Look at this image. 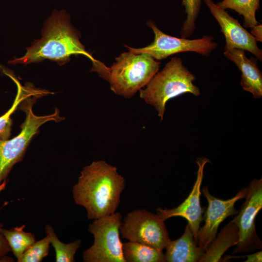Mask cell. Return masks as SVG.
I'll return each mask as SVG.
<instances>
[{
    "instance_id": "ac0fdd59",
    "label": "cell",
    "mask_w": 262,
    "mask_h": 262,
    "mask_svg": "<svg viewBox=\"0 0 262 262\" xmlns=\"http://www.w3.org/2000/svg\"><path fill=\"white\" fill-rule=\"evenodd\" d=\"M260 0H223L216 4L224 10L231 9L242 15L244 26L251 28L259 24L256 13L260 8Z\"/></svg>"
},
{
    "instance_id": "e0dca14e",
    "label": "cell",
    "mask_w": 262,
    "mask_h": 262,
    "mask_svg": "<svg viewBox=\"0 0 262 262\" xmlns=\"http://www.w3.org/2000/svg\"><path fill=\"white\" fill-rule=\"evenodd\" d=\"M122 251L126 262H165L163 250L136 242L123 243Z\"/></svg>"
},
{
    "instance_id": "5b68a950",
    "label": "cell",
    "mask_w": 262,
    "mask_h": 262,
    "mask_svg": "<svg viewBox=\"0 0 262 262\" xmlns=\"http://www.w3.org/2000/svg\"><path fill=\"white\" fill-rule=\"evenodd\" d=\"M33 97L21 102V108L26 113V118L20 132L10 140L0 139V195L6 187L7 177L12 167L22 160L31 140L37 133L39 128L47 122H58L65 119L60 116L57 108L49 115H35L32 106L38 97Z\"/></svg>"
},
{
    "instance_id": "277c9868",
    "label": "cell",
    "mask_w": 262,
    "mask_h": 262,
    "mask_svg": "<svg viewBox=\"0 0 262 262\" xmlns=\"http://www.w3.org/2000/svg\"><path fill=\"white\" fill-rule=\"evenodd\" d=\"M161 63L146 53L131 51L122 53L110 67L106 68L103 79L115 94L129 98L144 88L158 72Z\"/></svg>"
},
{
    "instance_id": "5bb4252c",
    "label": "cell",
    "mask_w": 262,
    "mask_h": 262,
    "mask_svg": "<svg viewBox=\"0 0 262 262\" xmlns=\"http://www.w3.org/2000/svg\"><path fill=\"white\" fill-rule=\"evenodd\" d=\"M165 249L167 262H200L205 253L197 245L188 224L183 234L176 240H170Z\"/></svg>"
},
{
    "instance_id": "3957f363",
    "label": "cell",
    "mask_w": 262,
    "mask_h": 262,
    "mask_svg": "<svg viewBox=\"0 0 262 262\" xmlns=\"http://www.w3.org/2000/svg\"><path fill=\"white\" fill-rule=\"evenodd\" d=\"M196 79V76L183 65L182 60L173 57L139 90V97L155 108L162 120L169 100L185 93L200 95L199 89L193 83Z\"/></svg>"
},
{
    "instance_id": "d6986e66",
    "label": "cell",
    "mask_w": 262,
    "mask_h": 262,
    "mask_svg": "<svg viewBox=\"0 0 262 262\" xmlns=\"http://www.w3.org/2000/svg\"><path fill=\"white\" fill-rule=\"evenodd\" d=\"M25 225L6 229L2 228L1 232L6 239L11 251L18 259L26 249L35 241V235L24 230Z\"/></svg>"
},
{
    "instance_id": "8992f818",
    "label": "cell",
    "mask_w": 262,
    "mask_h": 262,
    "mask_svg": "<svg viewBox=\"0 0 262 262\" xmlns=\"http://www.w3.org/2000/svg\"><path fill=\"white\" fill-rule=\"evenodd\" d=\"M122 216L119 213L95 219L88 230L93 235V244L82 254L84 262H126L120 239Z\"/></svg>"
},
{
    "instance_id": "6da1fadb",
    "label": "cell",
    "mask_w": 262,
    "mask_h": 262,
    "mask_svg": "<svg viewBox=\"0 0 262 262\" xmlns=\"http://www.w3.org/2000/svg\"><path fill=\"white\" fill-rule=\"evenodd\" d=\"M125 188L117 168L100 160L83 168L72 195L75 203L85 209L88 219L95 220L115 213Z\"/></svg>"
},
{
    "instance_id": "8fae6325",
    "label": "cell",
    "mask_w": 262,
    "mask_h": 262,
    "mask_svg": "<svg viewBox=\"0 0 262 262\" xmlns=\"http://www.w3.org/2000/svg\"><path fill=\"white\" fill-rule=\"evenodd\" d=\"M203 1L218 22L221 32L225 36L224 49H237L246 50L262 61V50L258 47L256 40L238 20L229 15L213 0H203Z\"/></svg>"
},
{
    "instance_id": "9a60e30c",
    "label": "cell",
    "mask_w": 262,
    "mask_h": 262,
    "mask_svg": "<svg viewBox=\"0 0 262 262\" xmlns=\"http://www.w3.org/2000/svg\"><path fill=\"white\" fill-rule=\"evenodd\" d=\"M238 232L237 225L230 221L212 241L200 262L220 261L224 253L229 247L236 245L238 240Z\"/></svg>"
},
{
    "instance_id": "9c48e42d",
    "label": "cell",
    "mask_w": 262,
    "mask_h": 262,
    "mask_svg": "<svg viewBox=\"0 0 262 262\" xmlns=\"http://www.w3.org/2000/svg\"><path fill=\"white\" fill-rule=\"evenodd\" d=\"M246 187L245 201L231 220L238 229V240L233 254L253 252L262 246L254 223L262 208V179H255Z\"/></svg>"
},
{
    "instance_id": "7402d4cb",
    "label": "cell",
    "mask_w": 262,
    "mask_h": 262,
    "mask_svg": "<svg viewBox=\"0 0 262 262\" xmlns=\"http://www.w3.org/2000/svg\"><path fill=\"white\" fill-rule=\"evenodd\" d=\"M50 237L48 235L31 245L17 259L18 262H40L49 253Z\"/></svg>"
},
{
    "instance_id": "cb8c5ba5",
    "label": "cell",
    "mask_w": 262,
    "mask_h": 262,
    "mask_svg": "<svg viewBox=\"0 0 262 262\" xmlns=\"http://www.w3.org/2000/svg\"><path fill=\"white\" fill-rule=\"evenodd\" d=\"M250 33L255 38L257 42H262V25L258 24L251 28Z\"/></svg>"
},
{
    "instance_id": "d4e9b609",
    "label": "cell",
    "mask_w": 262,
    "mask_h": 262,
    "mask_svg": "<svg viewBox=\"0 0 262 262\" xmlns=\"http://www.w3.org/2000/svg\"><path fill=\"white\" fill-rule=\"evenodd\" d=\"M245 262H260L262 261V251H259L246 256Z\"/></svg>"
},
{
    "instance_id": "44dd1931",
    "label": "cell",
    "mask_w": 262,
    "mask_h": 262,
    "mask_svg": "<svg viewBox=\"0 0 262 262\" xmlns=\"http://www.w3.org/2000/svg\"><path fill=\"white\" fill-rule=\"evenodd\" d=\"M186 15L182 24L180 33L181 37L188 38L196 29V22L200 10L201 0H182Z\"/></svg>"
},
{
    "instance_id": "4fadbf2b",
    "label": "cell",
    "mask_w": 262,
    "mask_h": 262,
    "mask_svg": "<svg viewBox=\"0 0 262 262\" xmlns=\"http://www.w3.org/2000/svg\"><path fill=\"white\" fill-rule=\"evenodd\" d=\"M224 54L233 62L242 73L240 84L243 89L252 94L255 98L262 97V73L259 69L258 59H248L245 50L237 49H224Z\"/></svg>"
},
{
    "instance_id": "7c38bea8",
    "label": "cell",
    "mask_w": 262,
    "mask_h": 262,
    "mask_svg": "<svg viewBox=\"0 0 262 262\" xmlns=\"http://www.w3.org/2000/svg\"><path fill=\"white\" fill-rule=\"evenodd\" d=\"M198 166L196 178L193 188L187 197L177 207L173 209H157V214L164 220L174 217L181 216L188 221L195 241L197 244L198 232L201 222L203 221L202 213L204 210L200 204L201 194V186L203 178L205 165L210 161L205 157L197 158L196 161Z\"/></svg>"
},
{
    "instance_id": "ba28073f",
    "label": "cell",
    "mask_w": 262,
    "mask_h": 262,
    "mask_svg": "<svg viewBox=\"0 0 262 262\" xmlns=\"http://www.w3.org/2000/svg\"><path fill=\"white\" fill-rule=\"evenodd\" d=\"M164 220L145 209L134 210L127 214L120 227L123 238L163 250L170 240Z\"/></svg>"
},
{
    "instance_id": "2e32d148",
    "label": "cell",
    "mask_w": 262,
    "mask_h": 262,
    "mask_svg": "<svg viewBox=\"0 0 262 262\" xmlns=\"http://www.w3.org/2000/svg\"><path fill=\"white\" fill-rule=\"evenodd\" d=\"M7 75L10 77L16 83L17 86V93L12 107L4 115L0 116V139H8L10 136L12 120L11 115L17 109V106L27 98L36 96L40 97L47 94V91L36 89L34 87L23 86L19 81L10 73Z\"/></svg>"
},
{
    "instance_id": "52a82bcc",
    "label": "cell",
    "mask_w": 262,
    "mask_h": 262,
    "mask_svg": "<svg viewBox=\"0 0 262 262\" xmlns=\"http://www.w3.org/2000/svg\"><path fill=\"white\" fill-rule=\"evenodd\" d=\"M147 24L154 34L153 41L142 48H133L125 45L129 51L136 54L146 53L154 59L160 61L173 54L184 52H194L207 56L218 47V44L211 35H204L195 39L177 38L163 32L152 20L147 21Z\"/></svg>"
},
{
    "instance_id": "30bf717a",
    "label": "cell",
    "mask_w": 262,
    "mask_h": 262,
    "mask_svg": "<svg viewBox=\"0 0 262 262\" xmlns=\"http://www.w3.org/2000/svg\"><path fill=\"white\" fill-rule=\"evenodd\" d=\"M246 190V187H244L231 198L223 200L211 195L207 187L202 188L201 193L206 198L208 205L203 217L204 224L198 232L197 245L205 252L216 237L219 225L228 217L237 213L234 205L238 200L244 198Z\"/></svg>"
},
{
    "instance_id": "ffe728a7",
    "label": "cell",
    "mask_w": 262,
    "mask_h": 262,
    "mask_svg": "<svg viewBox=\"0 0 262 262\" xmlns=\"http://www.w3.org/2000/svg\"><path fill=\"white\" fill-rule=\"evenodd\" d=\"M46 235L50 237V244L55 252L56 262H74V256L81 246V240L78 239L68 244H65L59 239L53 227L49 224L45 227Z\"/></svg>"
},
{
    "instance_id": "7a4b0ae2",
    "label": "cell",
    "mask_w": 262,
    "mask_h": 262,
    "mask_svg": "<svg viewBox=\"0 0 262 262\" xmlns=\"http://www.w3.org/2000/svg\"><path fill=\"white\" fill-rule=\"evenodd\" d=\"M42 37L27 48L25 54L15 58L12 65L39 63L45 59L60 66L68 63L72 55H84L92 62L96 60L80 41V33L72 25L69 14L64 10H54L45 22Z\"/></svg>"
},
{
    "instance_id": "603a6c76",
    "label": "cell",
    "mask_w": 262,
    "mask_h": 262,
    "mask_svg": "<svg viewBox=\"0 0 262 262\" xmlns=\"http://www.w3.org/2000/svg\"><path fill=\"white\" fill-rule=\"evenodd\" d=\"M6 202L0 207V212L3 207L7 204ZM2 225L0 224V262H13V260L10 257H8V254L11 251V248L5 238L3 233L1 232Z\"/></svg>"
}]
</instances>
